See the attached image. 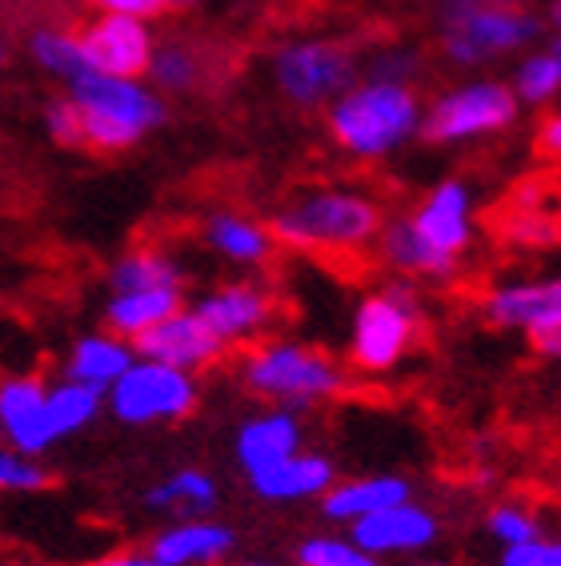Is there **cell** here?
I'll return each instance as SVG.
<instances>
[{"instance_id":"cell-1","label":"cell","mask_w":561,"mask_h":566,"mask_svg":"<svg viewBox=\"0 0 561 566\" xmlns=\"http://www.w3.org/2000/svg\"><path fill=\"white\" fill-rule=\"evenodd\" d=\"M385 221L378 197L346 186H305L269 213L277 245L309 258H353L378 245Z\"/></svg>"},{"instance_id":"cell-2","label":"cell","mask_w":561,"mask_h":566,"mask_svg":"<svg viewBox=\"0 0 561 566\" xmlns=\"http://www.w3.org/2000/svg\"><path fill=\"white\" fill-rule=\"evenodd\" d=\"M241 390L273 410H317V406L334 402L346 390V370L334 354L301 338H261L241 349L237 366Z\"/></svg>"},{"instance_id":"cell-3","label":"cell","mask_w":561,"mask_h":566,"mask_svg":"<svg viewBox=\"0 0 561 566\" xmlns=\"http://www.w3.org/2000/svg\"><path fill=\"white\" fill-rule=\"evenodd\" d=\"M425 109H421L417 85L405 81H373L361 76L349 93L325 109V129L334 145L357 161H381L401 145L421 137Z\"/></svg>"},{"instance_id":"cell-4","label":"cell","mask_w":561,"mask_h":566,"mask_svg":"<svg viewBox=\"0 0 561 566\" xmlns=\"http://www.w3.org/2000/svg\"><path fill=\"white\" fill-rule=\"evenodd\" d=\"M546 17L529 0H442L437 49L449 65L481 69L501 56L529 53L546 33Z\"/></svg>"},{"instance_id":"cell-5","label":"cell","mask_w":561,"mask_h":566,"mask_svg":"<svg viewBox=\"0 0 561 566\" xmlns=\"http://www.w3.org/2000/svg\"><path fill=\"white\" fill-rule=\"evenodd\" d=\"M65 93L85 113V149L105 157L129 153L169 120V105L161 93L149 81H133V76L85 73Z\"/></svg>"},{"instance_id":"cell-6","label":"cell","mask_w":561,"mask_h":566,"mask_svg":"<svg viewBox=\"0 0 561 566\" xmlns=\"http://www.w3.org/2000/svg\"><path fill=\"white\" fill-rule=\"evenodd\" d=\"M421 329H425V317H421L417 282L393 273L381 290L357 302L353 326H349V366L357 374L398 370L405 354L417 346Z\"/></svg>"},{"instance_id":"cell-7","label":"cell","mask_w":561,"mask_h":566,"mask_svg":"<svg viewBox=\"0 0 561 566\" xmlns=\"http://www.w3.org/2000/svg\"><path fill=\"white\" fill-rule=\"evenodd\" d=\"M273 88L293 109H329L361 81V56L334 36H297L269 56Z\"/></svg>"},{"instance_id":"cell-8","label":"cell","mask_w":561,"mask_h":566,"mask_svg":"<svg viewBox=\"0 0 561 566\" xmlns=\"http://www.w3.org/2000/svg\"><path fill=\"white\" fill-rule=\"evenodd\" d=\"M521 97L514 93L509 81L497 76H477V81H462V85L445 88L442 97L425 109V125H421V142L430 145H469L486 142L518 125Z\"/></svg>"},{"instance_id":"cell-9","label":"cell","mask_w":561,"mask_h":566,"mask_svg":"<svg viewBox=\"0 0 561 566\" xmlns=\"http://www.w3.org/2000/svg\"><path fill=\"white\" fill-rule=\"evenodd\" d=\"M201 406L197 374H184L165 361L137 358L133 370L108 390V415L125 426H165L184 422Z\"/></svg>"},{"instance_id":"cell-10","label":"cell","mask_w":561,"mask_h":566,"mask_svg":"<svg viewBox=\"0 0 561 566\" xmlns=\"http://www.w3.org/2000/svg\"><path fill=\"white\" fill-rule=\"evenodd\" d=\"M481 317L497 329L526 334L529 349L541 358H561V273L489 285Z\"/></svg>"},{"instance_id":"cell-11","label":"cell","mask_w":561,"mask_h":566,"mask_svg":"<svg viewBox=\"0 0 561 566\" xmlns=\"http://www.w3.org/2000/svg\"><path fill=\"white\" fill-rule=\"evenodd\" d=\"M193 310L205 317V326L225 346L261 342V334L277 322V297H273V290L265 282H248V277L216 282L213 290L197 297Z\"/></svg>"},{"instance_id":"cell-12","label":"cell","mask_w":561,"mask_h":566,"mask_svg":"<svg viewBox=\"0 0 561 566\" xmlns=\"http://www.w3.org/2000/svg\"><path fill=\"white\" fill-rule=\"evenodd\" d=\"M76 33H81L93 73L149 81L152 53H157V36H152L149 21L117 17V12H93Z\"/></svg>"},{"instance_id":"cell-13","label":"cell","mask_w":561,"mask_h":566,"mask_svg":"<svg viewBox=\"0 0 561 566\" xmlns=\"http://www.w3.org/2000/svg\"><path fill=\"white\" fill-rule=\"evenodd\" d=\"M133 346H137V358L165 361V366H177L184 374L213 370L216 361L229 354V346L205 326V317L197 314L193 305H184L181 314H173L149 334H140Z\"/></svg>"},{"instance_id":"cell-14","label":"cell","mask_w":561,"mask_h":566,"mask_svg":"<svg viewBox=\"0 0 561 566\" xmlns=\"http://www.w3.org/2000/svg\"><path fill=\"white\" fill-rule=\"evenodd\" d=\"M410 218L430 245H437L442 253L465 262V253L474 245V189L465 186L462 177L437 181V186L410 209Z\"/></svg>"},{"instance_id":"cell-15","label":"cell","mask_w":561,"mask_h":566,"mask_svg":"<svg viewBox=\"0 0 561 566\" xmlns=\"http://www.w3.org/2000/svg\"><path fill=\"white\" fill-rule=\"evenodd\" d=\"M373 250H378V262L389 273L410 277L417 285H449L462 273L457 258H449V253H442L437 245H430V241L421 238V229L413 226L410 213H389Z\"/></svg>"},{"instance_id":"cell-16","label":"cell","mask_w":561,"mask_h":566,"mask_svg":"<svg viewBox=\"0 0 561 566\" xmlns=\"http://www.w3.org/2000/svg\"><path fill=\"white\" fill-rule=\"evenodd\" d=\"M357 546H366L369 555H421L430 551L437 538H442V518L421 506V502H401V506H389V511L373 514V518H361V523L349 526Z\"/></svg>"},{"instance_id":"cell-17","label":"cell","mask_w":561,"mask_h":566,"mask_svg":"<svg viewBox=\"0 0 561 566\" xmlns=\"http://www.w3.org/2000/svg\"><path fill=\"white\" fill-rule=\"evenodd\" d=\"M305 447V426L293 410H273L265 406L261 415L245 418L237 426V438H233V458L237 467L248 474H261V470L277 467L285 458L301 454Z\"/></svg>"},{"instance_id":"cell-18","label":"cell","mask_w":561,"mask_h":566,"mask_svg":"<svg viewBox=\"0 0 561 566\" xmlns=\"http://www.w3.org/2000/svg\"><path fill=\"white\" fill-rule=\"evenodd\" d=\"M149 551L165 566H216L237 551V531L221 518H177L149 538Z\"/></svg>"},{"instance_id":"cell-19","label":"cell","mask_w":561,"mask_h":566,"mask_svg":"<svg viewBox=\"0 0 561 566\" xmlns=\"http://www.w3.org/2000/svg\"><path fill=\"white\" fill-rule=\"evenodd\" d=\"M49 390L44 378L36 374H4L0 381V434L12 450L24 454H44L49 434H44V406H49Z\"/></svg>"},{"instance_id":"cell-20","label":"cell","mask_w":561,"mask_h":566,"mask_svg":"<svg viewBox=\"0 0 561 566\" xmlns=\"http://www.w3.org/2000/svg\"><path fill=\"white\" fill-rule=\"evenodd\" d=\"M201 233H205V245L221 262L241 265V270H257L277 253L273 229L261 226L245 209H213L201 221Z\"/></svg>"},{"instance_id":"cell-21","label":"cell","mask_w":561,"mask_h":566,"mask_svg":"<svg viewBox=\"0 0 561 566\" xmlns=\"http://www.w3.org/2000/svg\"><path fill=\"white\" fill-rule=\"evenodd\" d=\"M245 482L261 502H309L334 491L337 470L317 450H301V454L285 458V462L261 470V474H248Z\"/></svg>"},{"instance_id":"cell-22","label":"cell","mask_w":561,"mask_h":566,"mask_svg":"<svg viewBox=\"0 0 561 566\" xmlns=\"http://www.w3.org/2000/svg\"><path fill=\"white\" fill-rule=\"evenodd\" d=\"M413 499L410 479L401 474H361V479H346L337 482L334 491L325 494L321 514L329 523H361V518H373V514L389 511V506H401V502Z\"/></svg>"},{"instance_id":"cell-23","label":"cell","mask_w":561,"mask_h":566,"mask_svg":"<svg viewBox=\"0 0 561 566\" xmlns=\"http://www.w3.org/2000/svg\"><path fill=\"white\" fill-rule=\"evenodd\" d=\"M137 361V346L117 334H85L76 338L65 354V366H61V378L81 381V386H93V390L108 394L125 374L133 370Z\"/></svg>"},{"instance_id":"cell-24","label":"cell","mask_w":561,"mask_h":566,"mask_svg":"<svg viewBox=\"0 0 561 566\" xmlns=\"http://www.w3.org/2000/svg\"><path fill=\"white\" fill-rule=\"evenodd\" d=\"M145 511L152 514H173V518H209L221 502V486L209 470L181 467L173 474H165L161 482H152L149 491L140 494Z\"/></svg>"},{"instance_id":"cell-25","label":"cell","mask_w":561,"mask_h":566,"mask_svg":"<svg viewBox=\"0 0 561 566\" xmlns=\"http://www.w3.org/2000/svg\"><path fill=\"white\" fill-rule=\"evenodd\" d=\"M184 310L181 290H137V294H113L105 302V329L125 342H137L140 334L157 329L173 314Z\"/></svg>"},{"instance_id":"cell-26","label":"cell","mask_w":561,"mask_h":566,"mask_svg":"<svg viewBox=\"0 0 561 566\" xmlns=\"http://www.w3.org/2000/svg\"><path fill=\"white\" fill-rule=\"evenodd\" d=\"M24 53L41 69L44 76H53L61 85H73L85 73H93L85 56V44H81V33H68L61 24H36L33 33L24 36Z\"/></svg>"},{"instance_id":"cell-27","label":"cell","mask_w":561,"mask_h":566,"mask_svg":"<svg viewBox=\"0 0 561 566\" xmlns=\"http://www.w3.org/2000/svg\"><path fill=\"white\" fill-rule=\"evenodd\" d=\"M108 285L113 294H137V290H184V265L161 250H140L120 253L108 265Z\"/></svg>"},{"instance_id":"cell-28","label":"cell","mask_w":561,"mask_h":566,"mask_svg":"<svg viewBox=\"0 0 561 566\" xmlns=\"http://www.w3.org/2000/svg\"><path fill=\"white\" fill-rule=\"evenodd\" d=\"M209 61L201 44L189 41H157V53H152L149 65V85L157 93H169V97H193L197 88L205 85Z\"/></svg>"},{"instance_id":"cell-29","label":"cell","mask_w":561,"mask_h":566,"mask_svg":"<svg viewBox=\"0 0 561 566\" xmlns=\"http://www.w3.org/2000/svg\"><path fill=\"white\" fill-rule=\"evenodd\" d=\"M108 394L93 390V386H81V381H56L49 390V406H44V434H49V447L73 438L76 430H85L100 418V406H105Z\"/></svg>"},{"instance_id":"cell-30","label":"cell","mask_w":561,"mask_h":566,"mask_svg":"<svg viewBox=\"0 0 561 566\" xmlns=\"http://www.w3.org/2000/svg\"><path fill=\"white\" fill-rule=\"evenodd\" d=\"M514 93L521 97V105L541 109L550 101L561 97V36L553 33L546 44H533L529 53H521L518 69H514Z\"/></svg>"},{"instance_id":"cell-31","label":"cell","mask_w":561,"mask_h":566,"mask_svg":"<svg viewBox=\"0 0 561 566\" xmlns=\"http://www.w3.org/2000/svg\"><path fill=\"white\" fill-rule=\"evenodd\" d=\"M501 233L518 245H529V250H550L561 241V206L541 201L533 193H518L514 209L501 221Z\"/></svg>"},{"instance_id":"cell-32","label":"cell","mask_w":561,"mask_h":566,"mask_svg":"<svg viewBox=\"0 0 561 566\" xmlns=\"http://www.w3.org/2000/svg\"><path fill=\"white\" fill-rule=\"evenodd\" d=\"M297 566H381L378 555L353 543V534H309L293 551Z\"/></svg>"},{"instance_id":"cell-33","label":"cell","mask_w":561,"mask_h":566,"mask_svg":"<svg viewBox=\"0 0 561 566\" xmlns=\"http://www.w3.org/2000/svg\"><path fill=\"white\" fill-rule=\"evenodd\" d=\"M53 486V470L44 467L41 454L4 447L0 450V491L9 494H41Z\"/></svg>"},{"instance_id":"cell-34","label":"cell","mask_w":561,"mask_h":566,"mask_svg":"<svg viewBox=\"0 0 561 566\" xmlns=\"http://www.w3.org/2000/svg\"><path fill=\"white\" fill-rule=\"evenodd\" d=\"M44 133L61 149H85V113L68 93L44 101Z\"/></svg>"},{"instance_id":"cell-35","label":"cell","mask_w":561,"mask_h":566,"mask_svg":"<svg viewBox=\"0 0 561 566\" xmlns=\"http://www.w3.org/2000/svg\"><path fill=\"white\" fill-rule=\"evenodd\" d=\"M486 531L494 534L501 546H518V543H533V538H541L538 518H533L526 506H518V502H497V506H489Z\"/></svg>"},{"instance_id":"cell-36","label":"cell","mask_w":561,"mask_h":566,"mask_svg":"<svg viewBox=\"0 0 561 566\" xmlns=\"http://www.w3.org/2000/svg\"><path fill=\"white\" fill-rule=\"evenodd\" d=\"M361 69L373 81H405V85H413L421 73V53L417 49H405V44H393V49H381V53L366 56Z\"/></svg>"},{"instance_id":"cell-37","label":"cell","mask_w":561,"mask_h":566,"mask_svg":"<svg viewBox=\"0 0 561 566\" xmlns=\"http://www.w3.org/2000/svg\"><path fill=\"white\" fill-rule=\"evenodd\" d=\"M76 4H85L93 12H117V17H140V21H157L165 17L169 9V0H76Z\"/></svg>"},{"instance_id":"cell-38","label":"cell","mask_w":561,"mask_h":566,"mask_svg":"<svg viewBox=\"0 0 561 566\" xmlns=\"http://www.w3.org/2000/svg\"><path fill=\"white\" fill-rule=\"evenodd\" d=\"M497 566H550V543H546V538H533V543L501 546Z\"/></svg>"},{"instance_id":"cell-39","label":"cell","mask_w":561,"mask_h":566,"mask_svg":"<svg viewBox=\"0 0 561 566\" xmlns=\"http://www.w3.org/2000/svg\"><path fill=\"white\" fill-rule=\"evenodd\" d=\"M533 149H538V157H546V161H561V109L541 117L538 133H533Z\"/></svg>"},{"instance_id":"cell-40","label":"cell","mask_w":561,"mask_h":566,"mask_svg":"<svg viewBox=\"0 0 561 566\" xmlns=\"http://www.w3.org/2000/svg\"><path fill=\"white\" fill-rule=\"evenodd\" d=\"M88 566H165V563L145 546V551H113V555L93 558Z\"/></svg>"},{"instance_id":"cell-41","label":"cell","mask_w":561,"mask_h":566,"mask_svg":"<svg viewBox=\"0 0 561 566\" xmlns=\"http://www.w3.org/2000/svg\"><path fill=\"white\" fill-rule=\"evenodd\" d=\"M546 21H550V29L561 36V0H550V9H546Z\"/></svg>"},{"instance_id":"cell-42","label":"cell","mask_w":561,"mask_h":566,"mask_svg":"<svg viewBox=\"0 0 561 566\" xmlns=\"http://www.w3.org/2000/svg\"><path fill=\"white\" fill-rule=\"evenodd\" d=\"M197 4H205V0H169V9L184 12V9H197Z\"/></svg>"},{"instance_id":"cell-43","label":"cell","mask_w":561,"mask_h":566,"mask_svg":"<svg viewBox=\"0 0 561 566\" xmlns=\"http://www.w3.org/2000/svg\"><path fill=\"white\" fill-rule=\"evenodd\" d=\"M550 566H561V538L558 543H550Z\"/></svg>"},{"instance_id":"cell-44","label":"cell","mask_w":561,"mask_h":566,"mask_svg":"<svg viewBox=\"0 0 561 566\" xmlns=\"http://www.w3.org/2000/svg\"><path fill=\"white\" fill-rule=\"evenodd\" d=\"M405 566H454V563H437V558H417V563H405Z\"/></svg>"},{"instance_id":"cell-45","label":"cell","mask_w":561,"mask_h":566,"mask_svg":"<svg viewBox=\"0 0 561 566\" xmlns=\"http://www.w3.org/2000/svg\"><path fill=\"white\" fill-rule=\"evenodd\" d=\"M233 566H277V563H261V558H248V563H233Z\"/></svg>"}]
</instances>
